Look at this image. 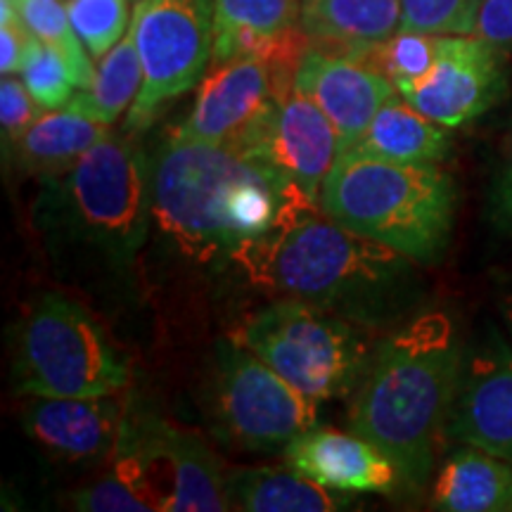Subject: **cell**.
I'll return each mask as SVG.
<instances>
[{
  "label": "cell",
  "mask_w": 512,
  "mask_h": 512,
  "mask_svg": "<svg viewBox=\"0 0 512 512\" xmlns=\"http://www.w3.org/2000/svg\"><path fill=\"white\" fill-rule=\"evenodd\" d=\"M347 152L392 162L439 164L451 152V128L425 117L399 93L382 105L361 138Z\"/></svg>",
  "instance_id": "22"
},
{
  "label": "cell",
  "mask_w": 512,
  "mask_h": 512,
  "mask_svg": "<svg viewBox=\"0 0 512 512\" xmlns=\"http://www.w3.org/2000/svg\"><path fill=\"white\" fill-rule=\"evenodd\" d=\"M22 81L43 110H62V107H67L76 88L62 57L53 48L43 46L41 41H38L34 53H31L29 62L24 64Z\"/></svg>",
  "instance_id": "29"
},
{
  "label": "cell",
  "mask_w": 512,
  "mask_h": 512,
  "mask_svg": "<svg viewBox=\"0 0 512 512\" xmlns=\"http://www.w3.org/2000/svg\"><path fill=\"white\" fill-rule=\"evenodd\" d=\"M432 508L446 512H510L512 465L482 448L460 444L444 460L434 479Z\"/></svg>",
  "instance_id": "20"
},
{
  "label": "cell",
  "mask_w": 512,
  "mask_h": 512,
  "mask_svg": "<svg viewBox=\"0 0 512 512\" xmlns=\"http://www.w3.org/2000/svg\"><path fill=\"white\" fill-rule=\"evenodd\" d=\"M126 406L117 394L31 396L24 430L38 446L69 463H100L114 456Z\"/></svg>",
  "instance_id": "16"
},
{
  "label": "cell",
  "mask_w": 512,
  "mask_h": 512,
  "mask_svg": "<svg viewBox=\"0 0 512 512\" xmlns=\"http://www.w3.org/2000/svg\"><path fill=\"white\" fill-rule=\"evenodd\" d=\"M46 112L38 105L22 79L3 76L0 83V133H3V150H15V145L24 138L31 124Z\"/></svg>",
  "instance_id": "31"
},
{
  "label": "cell",
  "mask_w": 512,
  "mask_h": 512,
  "mask_svg": "<svg viewBox=\"0 0 512 512\" xmlns=\"http://www.w3.org/2000/svg\"><path fill=\"white\" fill-rule=\"evenodd\" d=\"M259 174L273 171L240 147L197 143L169 131L152 176V223L159 238L195 266L230 264L238 242L230 230L228 202L242 181Z\"/></svg>",
  "instance_id": "5"
},
{
  "label": "cell",
  "mask_w": 512,
  "mask_h": 512,
  "mask_svg": "<svg viewBox=\"0 0 512 512\" xmlns=\"http://www.w3.org/2000/svg\"><path fill=\"white\" fill-rule=\"evenodd\" d=\"M223 489L228 508L242 512H332L349 508L351 503L344 491L325 489L290 467L230 470Z\"/></svg>",
  "instance_id": "21"
},
{
  "label": "cell",
  "mask_w": 512,
  "mask_h": 512,
  "mask_svg": "<svg viewBox=\"0 0 512 512\" xmlns=\"http://www.w3.org/2000/svg\"><path fill=\"white\" fill-rule=\"evenodd\" d=\"M15 8L31 34L62 57L76 88L91 86L95 79L93 55L76 34L69 12L60 0H15Z\"/></svg>",
  "instance_id": "25"
},
{
  "label": "cell",
  "mask_w": 512,
  "mask_h": 512,
  "mask_svg": "<svg viewBox=\"0 0 512 512\" xmlns=\"http://www.w3.org/2000/svg\"><path fill=\"white\" fill-rule=\"evenodd\" d=\"M482 0H401V29L432 36L475 34Z\"/></svg>",
  "instance_id": "28"
},
{
  "label": "cell",
  "mask_w": 512,
  "mask_h": 512,
  "mask_svg": "<svg viewBox=\"0 0 512 512\" xmlns=\"http://www.w3.org/2000/svg\"><path fill=\"white\" fill-rule=\"evenodd\" d=\"M370 328L304 299L280 297L249 313L230 337L316 401L356 392L375 344Z\"/></svg>",
  "instance_id": "6"
},
{
  "label": "cell",
  "mask_w": 512,
  "mask_h": 512,
  "mask_svg": "<svg viewBox=\"0 0 512 512\" xmlns=\"http://www.w3.org/2000/svg\"><path fill=\"white\" fill-rule=\"evenodd\" d=\"M230 264L261 290L304 299L363 328L389 323L408 292V256L339 223L292 188L273 226L235 249Z\"/></svg>",
  "instance_id": "1"
},
{
  "label": "cell",
  "mask_w": 512,
  "mask_h": 512,
  "mask_svg": "<svg viewBox=\"0 0 512 512\" xmlns=\"http://www.w3.org/2000/svg\"><path fill=\"white\" fill-rule=\"evenodd\" d=\"M505 318H508V328H510V335H512V297L508 299V304H505Z\"/></svg>",
  "instance_id": "34"
},
{
  "label": "cell",
  "mask_w": 512,
  "mask_h": 512,
  "mask_svg": "<svg viewBox=\"0 0 512 512\" xmlns=\"http://www.w3.org/2000/svg\"><path fill=\"white\" fill-rule=\"evenodd\" d=\"M463 356L451 316L425 311L375 344L356 387L351 432L380 448L413 491L427 484L446 444Z\"/></svg>",
  "instance_id": "2"
},
{
  "label": "cell",
  "mask_w": 512,
  "mask_h": 512,
  "mask_svg": "<svg viewBox=\"0 0 512 512\" xmlns=\"http://www.w3.org/2000/svg\"><path fill=\"white\" fill-rule=\"evenodd\" d=\"M110 133L112 128L107 124H100L69 107L46 110L15 145L12 157L27 174H55L72 166Z\"/></svg>",
  "instance_id": "23"
},
{
  "label": "cell",
  "mask_w": 512,
  "mask_h": 512,
  "mask_svg": "<svg viewBox=\"0 0 512 512\" xmlns=\"http://www.w3.org/2000/svg\"><path fill=\"white\" fill-rule=\"evenodd\" d=\"M302 0H214V60L264 55L299 62L311 41L299 29Z\"/></svg>",
  "instance_id": "18"
},
{
  "label": "cell",
  "mask_w": 512,
  "mask_h": 512,
  "mask_svg": "<svg viewBox=\"0 0 512 512\" xmlns=\"http://www.w3.org/2000/svg\"><path fill=\"white\" fill-rule=\"evenodd\" d=\"M456 202V185L439 164L358 152H342L320 188V207L332 219L418 264H432L446 249Z\"/></svg>",
  "instance_id": "4"
},
{
  "label": "cell",
  "mask_w": 512,
  "mask_h": 512,
  "mask_svg": "<svg viewBox=\"0 0 512 512\" xmlns=\"http://www.w3.org/2000/svg\"><path fill=\"white\" fill-rule=\"evenodd\" d=\"M64 8L93 60L117 46L131 27L126 0H67Z\"/></svg>",
  "instance_id": "27"
},
{
  "label": "cell",
  "mask_w": 512,
  "mask_h": 512,
  "mask_svg": "<svg viewBox=\"0 0 512 512\" xmlns=\"http://www.w3.org/2000/svg\"><path fill=\"white\" fill-rule=\"evenodd\" d=\"M278 76L264 55H235L211 62L197 88L192 110L171 133L209 145H235L264 112Z\"/></svg>",
  "instance_id": "14"
},
{
  "label": "cell",
  "mask_w": 512,
  "mask_h": 512,
  "mask_svg": "<svg viewBox=\"0 0 512 512\" xmlns=\"http://www.w3.org/2000/svg\"><path fill=\"white\" fill-rule=\"evenodd\" d=\"M320 401L299 392L252 351L223 337L207 380V411L214 434L245 451H285L318 425Z\"/></svg>",
  "instance_id": "8"
},
{
  "label": "cell",
  "mask_w": 512,
  "mask_h": 512,
  "mask_svg": "<svg viewBox=\"0 0 512 512\" xmlns=\"http://www.w3.org/2000/svg\"><path fill=\"white\" fill-rule=\"evenodd\" d=\"M505 83L503 50L475 34L439 36L430 72L399 95L437 124L458 128L489 112Z\"/></svg>",
  "instance_id": "12"
},
{
  "label": "cell",
  "mask_w": 512,
  "mask_h": 512,
  "mask_svg": "<svg viewBox=\"0 0 512 512\" xmlns=\"http://www.w3.org/2000/svg\"><path fill=\"white\" fill-rule=\"evenodd\" d=\"M112 458V470L136 486L155 512L230 510L219 456L200 434L171 425L155 413L126 406Z\"/></svg>",
  "instance_id": "9"
},
{
  "label": "cell",
  "mask_w": 512,
  "mask_h": 512,
  "mask_svg": "<svg viewBox=\"0 0 512 512\" xmlns=\"http://www.w3.org/2000/svg\"><path fill=\"white\" fill-rule=\"evenodd\" d=\"M155 159L110 133L72 166L41 178L34 221L55 259L126 273L152 223Z\"/></svg>",
  "instance_id": "3"
},
{
  "label": "cell",
  "mask_w": 512,
  "mask_h": 512,
  "mask_svg": "<svg viewBox=\"0 0 512 512\" xmlns=\"http://www.w3.org/2000/svg\"><path fill=\"white\" fill-rule=\"evenodd\" d=\"M143 86L126 114V133L155 124L166 102L192 91L214 60V0H138L131 17Z\"/></svg>",
  "instance_id": "10"
},
{
  "label": "cell",
  "mask_w": 512,
  "mask_h": 512,
  "mask_svg": "<svg viewBox=\"0 0 512 512\" xmlns=\"http://www.w3.org/2000/svg\"><path fill=\"white\" fill-rule=\"evenodd\" d=\"M437 41L439 36L399 29L392 38H387L380 46L368 48L366 53H358V57L387 76L399 93L403 86H411L430 72L437 60Z\"/></svg>",
  "instance_id": "26"
},
{
  "label": "cell",
  "mask_w": 512,
  "mask_h": 512,
  "mask_svg": "<svg viewBox=\"0 0 512 512\" xmlns=\"http://www.w3.org/2000/svg\"><path fill=\"white\" fill-rule=\"evenodd\" d=\"M489 219L503 235L512 238V126L503 140L496 174L489 188Z\"/></svg>",
  "instance_id": "32"
},
{
  "label": "cell",
  "mask_w": 512,
  "mask_h": 512,
  "mask_svg": "<svg viewBox=\"0 0 512 512\" xmlns=\"http://www.w3.org/2000/svg\"><path fill=\"white\" fill-rule=\"evenodd\" d=\"M446 441L482 448L512 465V347L494 325L465 351Z\"/></svg>",
  "instance_id": "13"
},
{
  "label": "cell",
  "mask_w": 512,
  "mask_h": 512,
  "mask_svg": "<svg viewBox=\"0 0 512 512\" xmlns=\"http://www.w3.org/2000/svg\"><path fill=\"white\" fill-rule=\"evenodd\" d=\"M12 380L29 396L119 394L128 361L83 306L46 294L22 320Z\"/></svg>",
  "instance_id": "7"
},
{
  "label": "cell",
  "mask_w": 512,
  "mask_h": 512,
  "mask_svg": "<svg viewBox=\"0 0 512 512\" xmlns=\"http://www.w3.org/2000/svg\"><path fill=\"white\" fill-rule=\"evenodd\" d=\"M72 505L86 512H155L150 501L117 470L100 477L91 486L74 491Z\"/></svg>",
  "instance_id": "30"
},
{
  "label": "cell",
  "mask_w": 512,
  "mask_h": 512,
  "mask_svg": "<svg viewBox=\"0 0 512 512\" xmlns=\"http://www.w3.org/2000/svg\"><path fill=\"white\" fill-rule=\"evenodd\" d=\"M294 83L332 121L339 155L356 145L384 102L396 93L394 83L363 57L313 43L299 60Z\"/></svg>",
  "instance_id": "15"
},
{
  "label": "cell",
  "mask_w": 512,
  "mask_h": 512,
  "mask_svg": "<svg viewBox=\"0 0 512 512\" xmlns=\"http://www.w3.org/2000/svg\"><path fill=\"white\" fill-rule=\"evenodd\" d=\"M475 36L498 50H512V0H482Z\"/></svg>",
  "instance_id": "33"
},
{
  "label": "cell",
  "mask_w": 512,
  "mask_h": 512,
  "mask_svg": "<svg viewBox=\"0 0 512 512\" xmlns=\"http://www.w3.org/2000/svg\"><path fill=\"white\" fill-rule=\"evenodd\" d=\"M299 29L313 46L366 53L401 29V0H302Z\"/></svg>",
  "instance_id": "19"
},
{
  "label": "cell",
  "mask_w": 512,
  "mask_h": 512,
  "mask_svg": "<svg viewBox=\"0 0 512 512\" xmlns=\"http://www.w3.org/2000/svg\"><path fill=\"white\" fill-rule=\"evenodd\" d=\"M143 86V64L133 41L131 27L126 36L100 57L95 79L88 88H79L67 102L69 110L86 114L100 124L112 126L121 114L131 110Z\"/></svg>",
  "instance_id": "24"
},
{
  "label": "cell",
  "mask_w": 512,
  "mask_h": 512,
  "mask_svg": "<svg viewBox=\"0 0 512 512\" xmlns=\"http://www.w3.org/2000/svg\"><path fill=\"white\" fill-rule=\"evenodd\" d=\"M235 147L318 202L339 157L335 126L294 81L275 86L271 102Z\"/></svg>",
  "instance_id": "11"
},
{
  "label": "cell",
  "mask_w": 512,
  "mask_h": 512,
  "mask_svg": "<svg viewBox=\"0 0 512 512\" xmlns=\"http://www.w3.org/2000/svg\"><path fill=\"white\" fill-rule=\"evenodd\" d=\"M285 465L344 494H392L401 484L392 460L356 432L313 427L285 448Z\"/></svg>",
  "instance_id": "17"
}]
</instances>
